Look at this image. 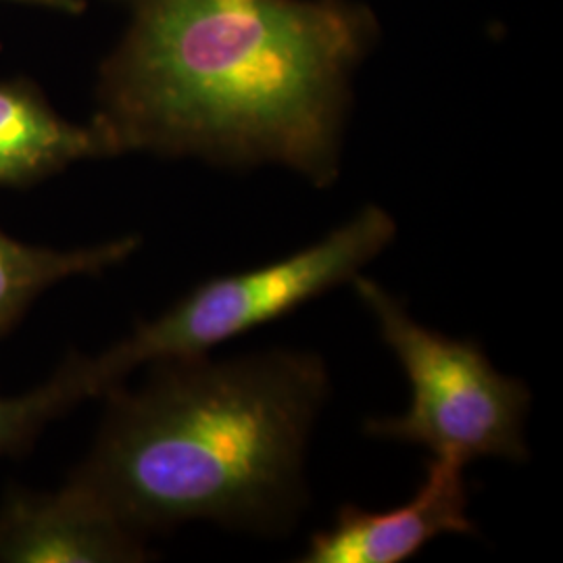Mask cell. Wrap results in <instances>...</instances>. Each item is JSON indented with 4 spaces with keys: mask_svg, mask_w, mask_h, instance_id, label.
<instances>
[{
    "mask_svg": "<svg viewBox=\"0 0 563 563\" xmlns=\"http://www.w3.org/2000/svg\"><path fill=\"white\" fill-rule=\"evenodd\" d=\"M369 34L346 0H136L95 123L113 155L280 163L325 186Z\"/></svg>",
    "mask_w": 563,
    "mask_h": 563,
    "instance_id": "6da1fadb",
    "label": "cell"
},
{
    "mask_svg": "<svg viewBox=\"0 0 563 563\" xmlns=\"http://www.w3.org/2000/svg\"><path fill=\"white\" fill-rule=\"evenodd\" d=\"M109 395L90 455L69 476L142 537L178 523L276 532L305 505V455L330 390L316 353L155 363Z\"/></svg>",
    "mask_w": 563,
    "mask_h": 563,
    "instance_id": "7a4b0ae2",
    "label": "cell"
},
{
    "mask_svg": "<svg viewBox=\"0 0 563 563\" xmlns=\"http://www.w3.org/2000/svg\"><path fill=\"white\" fill-rule=\"evenodd\" d=\"M395 236V220L369 205L297 253L202 282L101 355H84L92 397L109 395L141 365L205 357L223 342L282 320L341 284H351Z\"/></svg>",
    "mask_w": 563,
    "mask_h": 563,
    "instance_id": "3957f363",
    "label": "cell"
},
{
    "mask_svg": "<svg viewBox=\"0 0 563 563\" xmlns=\"http://www.w3.org/2000/svg\"><path fill=\"white\" fill-rule=\"evenodd\" d=\"M355 295L376 320L411 388L407 411L365 422V434L418 444L434 460L467 467L497 457L523 462L528 386L499 372L481 344L430 330L383 284L355 276Z\"/></svg>",
    "mask_w": 563,
    "mask_h": 563,
    "instance_id": "277c9868",
    "label": "cell"
},
{
    "mask_svg": "<svg viewBox=\"0 0 563 563\" xmlns=\"http://www.w3.org/2000/svg\"><path fill=\"white\" fill-rule=\"evenodd\" d=\"M463 470L430 457L409 501L384 511L344 505L328 528L311 534L301 562L402 563L443 534H474Z\"/></svg>",
    "mask_w": 563,
    "mask_h": 563,
    "instance_id": "5b68a950",
    "label": "cell"
},
{
    "mask_svg": "<svg viewBox=\"0 0 563 563\" xmlns=\"http://www.w3.org/2000/svg\"><path fill=\"white\" fill-rule=\"evenodd\" d=\"M148 560L144 537L78 484L55 493L13 488L0 505V562L128 563Z\"/></svg>",
    "mask_w": 563,
    "mask_h": 563,
    "instance_id": "8992f818",
    "label": "cell"
},
{
    "mask_svg": "<svg viewBox=\"0 0 563 563\" xmlns=\"http://www.w3.org/2000/svg\"><path fill=\"white\" fill-rule=\"evenodd\" d=\"M102 155L113 148L95 121L65 120L32 86L0 81V188L30 186Z\"/></svg>",
    "mask_w": 563,
    "mask_h": 563,
    "instance_id": "52a82bcc",
    "label": "cell"
},
{
    "mask_svg": "<svg viewBox=\"0 0 563 563\" xmlns=\"http://www.w3.org/2000/svg\"><path fill=\"white\" fill-rule=\"evenodd\" d=\"M139 246V236H123L95 246L55 251L0 232V339L51 286L76 276H99L132 257Z\"/></svg>",
    "mask_w": 563,
    "mask_h": 563,
    "instance_id": "ba28073f",
    "label": "cell"
},
{
    "mask_svg": "<svg viewBox=\"0 0 563 563\" xmlns=\"http://www.w3.org/2000/svg\"><path fill=\"white\" fill-rule=\"evenodd\" d=\"M86 399H95L84 355H69L46 383L18 395H0V457H20L42 430Z\"/></svg>",
    "mask_w": 563,
    "mask_h": 563,
    "instance_id": "9c48e42d",
    "label": "cell"
},
{
    "mask_svg": "<svg viewBox=\"0 0 563 563\" xmlns=\"http://www.w3.org/2000/svg\"><path fill=\"white\" fill-rule=\"evenodd\" d=\"M15 2H34V4H48V7H60V9L76 7V0H15Z\"/></svg>",
    "mask_w": 563,
    "mask_h": 563,
    "instance_id": "30bf717a",
    "label": "cell"
}]
</instances>
